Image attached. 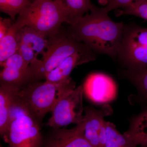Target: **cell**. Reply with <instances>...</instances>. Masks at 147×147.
I'll return each instance as SVG.
<instances>
[{
  "mask_svg": "<svg viewBox=\"0 0 147 147\" xmlns=\"http://www.w3.org/2000/svg\"><path fill=\"white\" fill-rule=\"evenodd\" d=\"M1 66L3 67L0 74L1 84L21 90L36 80L30 65L26 63L18 52Z\"/></svg>",
  "mask_w": 147,
  "mask_h": 147,
  "instance_id": "30bf717a",
  "label": "cell"
},
{
  "mask_svg": "<svg viewBox=\"0 0 147 147\" xmlns=\"http://www.w3.org/2000/svg\"><path fill=\"white\" fill-rule=\"evenodd\" d=\"M47 39V50L42 59H36L30 64L37 81L45 79L47 74L74 54L92 51L86 44L74 39L67 32L63 33L60 31Z\"/></svg>",
  "mask_w": 147,
  "mask_h": 147,
  "instance_id": "3957f363",
  "label": "cell"
},
{
  "mask_svg": "<svg viewBox=\"0 0 147 147\" xmlns=\"http://www.w3.org/2000/svg\"><path fill=\"white\" fill-rule=\"evenodd\" d=\"M84 112L85 137L93 147H105L107 121L104 118L113 114L112 107L106 104L98 110L86 107Z\"/></svg>",
  "mask_w": 147,
  "mask_h": 147,
  "instance_id": "9c48e42d",
  "label": "cell"
},
{
  "mask_svg": "<svg viewBox=\"0 0 147 147\" xmlns=\"http://www.w3.org/2000/svg\"><path fill=\"white\" fill-rule=\"evenodd\" d=\"M123 9L120 15H133L147 20V0H135Z\"/></svg>",
  "mask_w": 147,
  "mask_h": 147,
  "instance_id": "44dd1931",
  "label": "cell"
},
{
  "mask_svg": "<svg viewBox=\"0 0 147 147\" xmlns=\"http://www.w3.org/2000/svg\"><path fill=\"white\" fill-rule=\"evenodd\" d=\"M135 0H110L105 7V9L109 13L111 11L117 9L125 8Z\"/></svg>",
  "mask_w": 147,
  "mask_h": 147,
  "instance_id": "603a6c76",
  "label": "cell"
},
{
  "mask_svg": "<svg viewBox=\"0 0 147 147\" xmlns=\"http://www.w3.org/2000/svg\"><path fill=\"white\" fill-rule=\"evenodd\" d=\"M127 73L129 79L137 88L140 99L147 104V69L139 73Z\"/></svg>",
  "mask_w": 147,
  "mask_h": 147,
  "instance_id": "ffe728a7",
  "label": "cell"
},
{
  "mask_svg": "<svg viewBox=\"0 0 147 147\" xmlns=\"http://www.w3.org/2000/svg\"><path fill=\"white\" fill-rule=\"evenodd\" d=\"M141 147H147V146H141Z\"/></svg>",
  "mask_w": 147,
  "mask_h": 147,
  "instance_id": "484cf974",
  "label": "cell"
},
{
  "mask_svg": "<svg viewBox=\"0 0 147 147\" xmlns=\"http://www.w3.org/2000/svg\"><path fill=\"white\" fill-rule=\"evenodd\" d=\"M117 58L127 72L138 73L147 69V28L125 25Z\"/></svg>",
  "mask_w": 147,
  "mask_h": 147,
  "instance_id": "277c9868",
  "label": "cell"
},
{
  "mask_svg": "<svg viewBox=\"0 0 147 147\" xmlns=\"http://www.w3.org/2000/svg\"><path fill=\"white\" fill-rule=\"evenodd\" d=\"M30 0H0L1 12L6 13L14 21L16 15L31 3Z\"/></svg>",
  "mask_w": 147,
  "mask_h": 147,
  "instance_id": "d6986e66",
  "label": "cell"
},
{
  "mask_svg": "<svg viewBox=\"0 0 147 147\" xmlns=\"http://www.w3.org/2000/svg\"><path fill=\"white\" fill-rule=\"evenodd\" d=\"M1 147H3L2 146H1Z\"/></svg>",
  "mask_w": 147,
  "mask_h": 147,
  "instance_id": "4316f807",
  "label": "cell"
},
{
  "mask_svg": "<svg viewBox=\"0 0 147 147\" xmlns=\"http://www.w3.org/2000/svg\"><path fill=\"white\" fill-rule=\"evenodd\" d=\"M57 95L54 84L35 80L19 91L17 99L40 125L45 115L53 111L57 101Z\"/></svg>",
  "mask_w": 147,
  "mask_h": 147,
  "instance_id": "8992f818",
  "label": "cell"
},
{
  "mask_svg": "<svg viewBox=\"0 0 147 147\" xmlns=\"http://www.w3.org/2000/svg\"><path fill=\"white\" fill-rule=\"evenodd\" d=\"M20 89L1 84L0 86V134L7 143L10 124V112Z\"/></svg>",
  "mask_w": 147,
  "mask_h": 147,
  "instance_id": "4fadbf2b",
  "label": "cell"
},
{
  "mask_svg": "<svg viewBox=\"0 0 147 147\" xmlns=\"http://www.w3.org/2000/svg\"><path fill=\"white\" fill-rule=\"evenodd\" d=\"M93 51L76 53L67 58L57 67L46 74V81L54 84L58 92V98L75 89L76 84L70 78L71 71L77 66L96 59Z\"/></svg>",
  "mask_w": 147,
  "mask_h": 147,
  "instance_id": "ba28073f",
  "label": "cell"
},
{
  "mask_svg": "<svg viewBox=\"0 0 147 147\" xmlns=\"http://www.w3.org/2000/svg\"><path fill=\"white\" fill-rule=\"evenodd\" d=\"M76 24L70 25L68 33L94 53L117 58L124 24L113 21L104 7L96 6Z\"/></svg>",
  "mask_w": 147,
  "mask_h": 147,
  "instance_id": "6da1fadb",
  "label": "cell"
},
{
  "mask_svg": "<svg viewBox=\"0 0 147 147\" xmlns=\"http://www.w3.org/2000/svg\"><path fill=\"white\" fill-rule=\"evenodd\" d=\"M15 21L9 30L6 34L0 40V65H1L11 56L18 52V34L22 29Z\"/></svg>",
  "mask_w": 147,
  "mask_h": 147,
  "instance_id": "e0dca14e",
  "label": "cell"
},
{
  "mask_svg": "<svg viewBox=\"0 0 147 147\" xmlns=\"http://www.w3.org/2000/svg\"><path fill=\"white\" fill-rule=\"evenodd\" d=\"M84 130V119L70 129H55L44 147H93L85 137Z\"/></svg>",
  "mask_w": 147,
  "mask_h": 147,
  "instance_id": "7c38bea8",
  "label": "cell"
},
{
  "mask_svg": "<svg viewBox=\"0 0 147 147\" xmlns=\"http://www.w3.org/2000/svg\"><path fill=\"white\" fill-rule=\"evenodd\" d=\"M18 53L26 63L30 64L37 59L34 51L28 45L21 42H18Z\"/></svg>",
  "mask_w": 147,
  "mask_h": 147,
  "instance_id": "7402d4cb",
  "label": "cell"
},
{
  "mask_svg": "<svg viewBox=\"0 0 147 147\" xmlns=\"http://www.w3.org/2000/svg\"><path fill=\"white\" fill-rule=\"evenodd\" d=\"M110 0H98V3L102 5H107Z\"/></svg>",
  "mask_w": 147,
  "mask_h": 147,
  "instance_id": "d4e9b609",
  "label": "cell"
},
{
  "mask_svg": "<svg viewBox=\"0 0 147 147\" xmlns=\"http://www.w3.org/2000/svg\"><path fill=\"white\" fill-rule=\"evenodd\" d=\"M105 147H139L124 134L119 132L114 124L107 122Z\"/></svg>",
  "mask_w": 147,
  "mask_h": 147,
  "instance_id": "ac0fdd59",
  "label": "cell"
},
{
  "mask_svg": "<svg viewBox=\"0 0 147 147\" xmlns=\"http://www.w3.org/2000/svg\"><path fill=\"white\" fill-rule=\"evenodd\" d=\"M124 134L138 146H147V107L132 119Z\"/></svg>",
  "mask_w": 147,
  "mask_h": 147,
  "instance_id": "9a60e30c",
  "label": "cell"
},
{
  "mask_svg": "<svg viewBox=\"0 0 147 147\" xmlns=\"http://www.w3.org/2000/svg\"><path fill=\"white\" fill-rule=\"evenodd\" d=\"M83 87L88 97L96 103L110 102L117 96L115 82L112 78L104 74H91L87 77Z\"/></svg>",
  "mask_w": 147,
  "mask_h": 147,
  "instance_id": "8fae6325",
  "label": "cell"
},
{
  "mask_svg": "<svg viewBox=\"0 0 147 147\" xmlns=\"http://www.w3.org/2000/svg\"><path fill=\"white\" fill-rule=\"evenodd\" d=\"M12 20L8 18H0V40L6 34L12 26Z\"/></svg>",
  "mask_w": 147,
  "mask_h": 147,
  "instance_id": "cb8c5ba5",
  "label": "cell"
},
{
  "mask_svg": "<svg viewBox=\"0 0 147 147\" xmlns=\"http://www.w3.org/2000/svg\"><path fill=\"white\" fill-rule=\"evenodd\" d=\"M64 12L66 23L70 25L76 24L94 7L91 0H56Z\"/></svg>",
  "mask_w": 147,
  "mask_h": 147,
  "instance_id": "5bb4252c",
  "label": "cell"
},
{
  "mask_svg": "<svg viewBox=\"0 0 147 147\" xmlns=\"http://www.w3.org/2000/svg\"><path fill=\"white\" fill-rule=\"evenodd\" d=\"M84 92L83 86H80L58 98L47 125L57 129L71 123L77 125L82 122L84 118Z\"/></svg>",
  "mask_w": 147,
  "mask_h": 147,
  "instance_id": "52a82bcc",
  "label": "cell"
},
{
  "mask_svg": "<svg viewBox=\"0 0 147 147\" xmlns=\"http://www.w3.org/2000/svg\"><path fill=\"white\" fill-rule=\"evenodd\" d=\"M16 21L21 28L30 27L48 38L60 31L66 19L56 0H34L18 14Z\"/></svg>",
  "mask_w": 147,
  "mask_h": 147,
  "instance_id": "7a4b0ae2",
  "label": "cell"
},
{
  "mask_svg": "<svg viewBox=\"0 0 147 147\" xmlns=\"http://www.w3.org/2000/svg\"><path fill=\"white\" fill-rule=\"evenodd\" d=\"M18 42H23L31 48L36 57L39 55H45L48 39L34 29L28 26L22 28L18 32Z\"/></svg>",
  "mask_w": 147,
  "mask_h": 147,
  "instance_id": "2e32d148",
  "label": "cell"
},
{
  "mask_svg": "<svg viewBox=\"0 0 147 147\" xmlns=\"http://www.w3.org/2000/svg\"><path fill=\"white\" fill-rule=\"evenodd\" d=\"M42 141L40 124L19 102L17 96L10 112L7 142L9 147H40Z\"/></svg>",
  "mask_w": 147,
  "mask_h": 147,
  "instance_id": "5b68a950",
  "label": "cell"
}]
</instances>
